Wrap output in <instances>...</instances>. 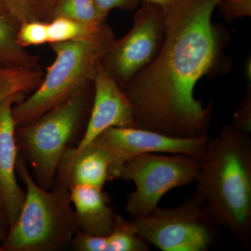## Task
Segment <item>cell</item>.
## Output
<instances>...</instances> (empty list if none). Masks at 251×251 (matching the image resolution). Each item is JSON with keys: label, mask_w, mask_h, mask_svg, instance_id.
<instances>
[{"label": "cell", "mask_w": 251, "mask_h": 251, "mask_svg": "<svg viewBox=\"0 0 251 251\" xmlns=\"http://www.w3.org/2000/svg\"><path fill=\"white\" fill-rule=\"evenodd\" d=\"M0 228L2 229L6 232H7L8 229H9V224H8L7 221H6L4 209H3L2 205H1V202H0Z\"/></svg>", "instance_id": "d4e9b609"}, {"label": "cell", "mask_w": 251, "mask_h": 251, "mask_svg": "<svg viewBox=\"0 0 251 251\" xmlns=\"http://www.w3.org/2000/svg\"><path fill=\"white\" fill-rule=\"evenodd\" d=\"M94 98L85 133L75 152L85 148L110 127L137 128L134 112L125 92L99 62L93 80Z\"/></svg>", "instance_id": "30bf717a"}, {"label": "cell", "mask_w": 251, "mask_h": 251, "mask_svg": "<svg viewBox=\"0 0 251 251\" xmlns=\"http://www.w3.org/2000/svg\"><path fill=\"white\" fill-rule=\"evenodd\" d=\"M19 25L9 15L0 14V69H41L39 59L18 45Z\"/></svg>", "instance_id": "5bb4252c"}, {"label": "cell", "mask_w": 251, "mask_h": 251, "mask_svg": "<svg viewBox=\"0 0 251 251\" xmlns=\"http://www.w3.org/2000/svg\"><path fill=\"white\" fill-rule=\"evenodd\" d=\"M94 98L93 82L86 84L70 99L27 125L16 126L18 153L30 168L33 179L50 190L68 150L75 148L85 133Z\"/></svg>", "instance_id": "277c9868"}, {"label": "cell", "mask_w": 251, "mask_h": 251, "mask_svg": "<svg viewBox=\"0 0 251 251\" xmlns=\"http://www.w3.org/2000/svg\"><path fill=\"white\" fill-rule=\"evenodd\" d=\"M6 233H7V232H5L2 229L0 228V251H2L1 248V243L4 241L5 237H6Z\"/></svg>", "instance_id": "4316f807"}, {"label": "cell", "mask_w": 251, "mask_h": 251, "mask_svg": "<svg viewBox=\"0 0 251 251\" xmlns=\"http://www.w3.org/2000/svg\"><path fill=\"white\" fill-rule=\"evenodd\" d=\"M25 97L23 94H14L0 103V202L9 227L17 219L25 198V193L16 177L18 150L12 115L14 104L23 100Z\"/></svg>", "instance_id": "8fae6325"}, {"label": "cell", "mask_w": 251, "mask_h": 251, "mask_svg": "<svg viewBox=\"0 0 251 251\" xmlns=\"http://www.w3.org/2000/svg\"><path fill=\"white\" fill-rule=\"evenodd\" d=\"M142 2L133 16V27L115 40L100 60L104 70L122 90L153 62L164 40L163 6Z\"/></svg>", "instance_id": "ba28073f"}, {"label": "cell", "mask_w": 251, "mask_h": 251, "mask_svg": "<svg viewBox=\"0 0 251 251\" xmlns=\"http://www.w3.org/2000/svg\"><path fill=\"white\" fill-rule=\"evenodd\" d=\"M108 251H148L149 244L137 233L132 221L115 214L113 228L106 236Z\"/></svg>", "instance_id": "e0dca14e"}, {"label": "cell", "mask_w": 251, "mask_h": 251, "mask_svg": "<svg viewBox=\"0 0 251 251\" xmlns=\"http://www.w3.org/2000/svg\"><path fill=\"white\" fill-rule=\"evenodd\" d=\"M115 40L106 21L88 37L50 44L55 59L47 68L38 88L13 106L16 126L34 121L64 103L86 84L93 82L99 63Z\"/></svg>", "instance_id": "5b68a950"}, {"label": "cell", "mask_w": 251, "mask_h": 251, "mask_svg": "<svg viewBox=\"0 0 251 251\" xmlns=\"http://www.w3.org/2000/svg\"><path fill=\"white\" fill-rule=\"evenodd\" d=\"M201 160L183 154L148 153L133 157L122 166L119 178L134 183L127 196L126 211L132 219L143 217L158 207L168 191L196 181Z\"/></svg>", "instance_id": "52a82bcc"}, {"label": "cell", "mask_w": 251, "mask_h": 251, "mask_svg": "<svg viewBox=\"0 0 251 251\" xmlns=\"http://www.w3.org/2000/svg\"><path fill=\"white\" fill-rule=\"evenodd\" d=\"M70 193L79 231L97 237L108 235L113 228L115 214L109 205L110 198L103 188L73 186Z\"/></svg>", "instance_id": "4fadbf2b"}, {"label": "cell", "mask_w": 251, "mask_h": 251, "mask_svg": "<svg viewBox=\"0 0 251 251\" xmlns=\"http://www.w3.org/2000/svg\"><path fill=\"white\" fill-rule=\"evenodd\" d=\"M6 14L4 11V1L3 0H0V14Z\"/></svg>", "instance_id": "83f0119b"}, {"label": "cell", "mask_w": 251, "mask_h": 251, "mask_svg": "<svg viewBox=\"0 0 251 251\" xmlns=\"http://www.w3.org/2000/svg\"><path fill=\"white\" fill-rule=\"evenodd\" d=\"M216 7L228 23L251 16V0H219Z\"/></svg>", "instance_id": "44dd1931"}, {"label": "cell", "mask_w": 251, "mask_h": 251, "mask_svg": "<svg viewBox=\"0 0 251 251\" xmlns=\"http://www.w3.org/2000/svg\"><path fill=\"white\" fill-rule=\"evenodd\" d=\"M110 157L103 149L89 145L75 152L68 150L62 158L57 175L67 179L69 188L92 186L103 188L110 181Z\"/></svg>", "instance_id": "7c38bea8"}, {"label": "cell", "mask_w": 251, "mask_h": 251, "mask_svg": "<svg viewBox=\"0 0 251 251\" xmlns=\"http://www.w3.org/2000/svg\"><path fill=\"white\" fill-rule=\"evenodd\" d=\"M16 171L27 192L17 219L1 243V250L59 251L72 247L79 227L67 179L57 175L52 189L41 188L19 153Z\"/></svg>", "instance_id": "3957f363"}, {"label": "cell", "mask_w": 251, "mask_h": 251, "mask_svg": "<svg viewBox=\"0 0 251 251\" xmlns=\"http://www.w3.org/2000/svg\"><path fill=\"white\" fill-rule=\"evenodd\" d=\"M57 0H37L34 9L36 20L49 22L52 10Z\"/></svg>", "instance_id": "cb8c5ba5"}, {"label": "cell", "mask_w": 251, "mask_h": 251, "mask_svg": "<svg viewBox=\"0 0 251 251\" xmlns=\"http://www.w3.org/2000/svg\"><path fill=\"white\" fill-rule=\"evenodd\" d=\"M234 128L244 133L251 134V89L248 87L242 101L236 109L234 121L231 124Z\"/></svg>", "instance_id": "7402d4cb"}, {"label": "cell", "mask_w": 251, "mask_h": 251, "mask_svg": "<svg viewBox=\"0 0 251 251\" xmlns=\"http://www.w3.org/2000/svg\"><path fill=\"white\" fill-rule=\"evenodd\" d=\"M16 40L18 45L24 49L28 46L47 44L48 22L35 20L21 23L18 27Z\"/></svg>", "instance_id": "d6986e66"}, {"label": "cell", "mask_w": 251, "mask_h": 251, "mask_svg": "<svg viewBox=\"0 0 251 251\" xmlns=\"http://www.w3.org/2000/svg\"><path fill=\"white\" fill-rule=\"evenodd\" d=\"M44 76L42 69H0V103L14 94H31L40 85Z\"/></svg>", "instance_id": "9a60e30c"}, {"label": "cell", "mask_w": 251, "mask_h": 251, "mask_svg": "<svg viewBox=\"0 0 251 251\" xmlns=\"http://www.w3.org/2000/svg\"><path fill=\"white\" fill-rule=\"evenodd\" d=\"M102 25H91L62 18L51 20L48 22L49 44L78 40L88 37L97 32Z\"/></svg>", "instance_id": "ac0fdd59"}, {"label": "cell", "mask_w": 251, "mask_h": 251, "mask_svg": "<svg viewBox=\"0 0 251 251\" xmlns=\"http://www.w3.org/2000/svg\"><path fill=\"white\" fill-rule=\"evenodd\" d=\"M210 139L209 134L198 138H178L138 128L110 127L90 144L103 149L110 157V181L118 179L125 163L148 153L183 154L201 160Z\"/></svg>", "instance_id": "9c48e42d"}, {"label": "cell", "mask_w": 251, "mask_h": 251, "mask_svg": "<svg viewBox=\"0 0 251 251\" xmlns=\"http://www.w3.org/2000/svg\"><path fill=\"white\" fill-rule=\"evenodd\" d=\"M95 1L100 14L107 18L112 9H119L126 11L136 10L142 0H95Z\"/></svg>", "instance_id": "603a6c76"}, {"label": "cell", "mask_w": 251, "mask_h": 251, "mask_svg": "<svg viewBox=\"0 0 251 251\" xmlns=\"http://www.w3.org/2000/svg\"><path fill=\"white\" fill-rule=\"evenodd\" d=\"M219 1L172 0L163 6L161 49L123 90L137 128L178 138L209 134L214 103L204 106L195 99V87L232 68L225 52L228 32L211 21Z\"/></svg>", "instance_id": "6da1fadb"}, {"label": "cell", "mask_w": 251, "mask_h": 251, "mask_svg": "<svg viewBox=\"0 0 251 251\" xmlns=\"http://www.w3.org/2000/svg\"><path fill=\"white\" fill-rule=\"evenodd\" d=\"M137 233L163 251H206L214 247L220 225L194 193L175 208H160L132 219Z\"/></svg>", "instance_id": "8992f818"}, {"label": "cell", "mask_w": 251, "mask_h": 251, "mask_svg": "<svg viewBox=\"0 0 251 251\" xmlns=\"http://www.w3.org/2000/svg\"><path fill=\"white\" fill-rule=\"evenodd\" d=\"M59 18L94 26L101 25L107 21L99 11L95 0H57L49 21Z\"/></svg>", "instance_id": "2e32d148"}, {"label": "cell", "mask_w": 251, "mask_h": 251, "mask_svg": "<svg viewBox=\"0 0 251 251\" xmlns=\"http://www.w3.org/2000/svg\"><path fill=\"white\" fill-rule=\"evenodd\" d=\"M196 194L220 226L244 249L251 247V138L226 124L201 160Z\"/></svg>", "instance_id": "7a4b0ae2"}, {"label": "cell", "mask_w": 251, "mask_h": 251, "mask_svg": "<svg viewBox=\"0 0 251 251\" xmlns=\"http://www.w3.org/2000/svg\"><path fill=\"white\" fill-rule=\"evenodd\" d=\"M5 13L21 25L35 21L34 9L37 0H3Z\"/></svg>", "instance_id": "ffe728a7"}, {"label": "cell", "mask_w": 251, "mask_h": 251, "mask_svg": "<svg viewBox=\"0 0 251 251\" xmlns=\"http://www.w3.org/2000/svg\"><path fill=\"white\" fill-rule=\"evenodd\" d=\"M172 0H142V1L150 3V4L158 5V6H164L169 4Z\"/></svg>", "instance_id": "484cf974"}]
</instances>
